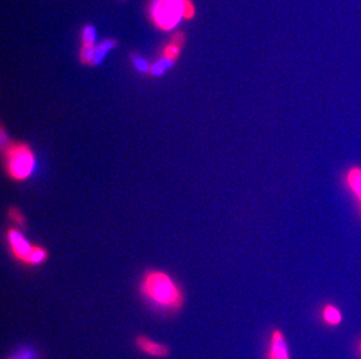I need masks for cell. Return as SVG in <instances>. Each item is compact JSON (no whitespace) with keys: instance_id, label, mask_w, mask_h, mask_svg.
<instances>
[{"instance_id":"1","label":"cell","mask_w":361,"mask_h":359,"mask_svg":"<svg viewBox=\"0 0 361 359\" xmlns=\"http://www.w3.org/2000/svg\"><path fill=\"white\" fill-rule=\"evenodd\" d=\"M140 294L161 312H177L184 303L180 286L163 271H149L140 282Z\"/></svg>"},{"instance_id":"2","label":"cell","mask_w":361,"mask_h":359,"mask_svg":"<svg viewBox=\"0 0 361 359\" xmlns=\"http://www.w3.org/2000/svg\"><path fill=\"white\" fill-rule=\"evenodd\" d=\"M4 149L7 174L14 181H25L37 168V159L30 146L23 143H8Z\"/></svg>"},{"instance_id":"3","label":"cell","mask_w":361,"mask_h":359,"mask_svg":"<svg viewBox=\"0 0 361 359\" xmlns=\"http://www.w3.org/2000/svg\"><path fill=\"white\" fill-rule=\"evenodd\" d=\"M186 0H152L150 18L156 27L171 31L185 19Z\"/></svg>"},{"instance_id":"4","label":"cell","mask_w":361,"mask_h":359,"mask_svg":"<svg viewBox=\"0 0 361 359\" xmlns=\"http://www.w3.org/2000/svg\"><path fill=\"white\" fill-rule=\"evenodd\" d=\"M7 239L10 244L11 252L17 260L24 263L27 259L28 254L32 251L33 245L25 238L24 234L17 229H8L7 231Z\"/></svg>"},{"instance_id":"5","label":"cell","mask_w":361,"mask_h":359,"mask_svg":"<svg viewBox=\"0 0 361 359\" xmlns=\"http://www.w3.org/2000/svg\"><path fill=\"white\" fill-rule=\"evenodd\" d=\"M136 346L142 353L152 358H166L170 355V349L163 343L156 342L147 336H138Z\"/></svg>"},{"instance_id":"6","label":"cell","mask_w":361,"mask_h":359,"mask_svg":"<svg viewBox=\"0 0 361 359\" xmlns=\"http://www.w3.org/2000/svg\"><path fill=\"white\" fill-rule=\"evenodd\" d=\"M268 359H290L289 349L283 332L275 330L270 337Z\"/></svg>"},{"instance_id":"7","label":"cell","mask_w":361,"mask_h":359,"mask_svg":"<svg viewBox=\"0 0 361 359\" xmlns=\"http://www.w3.org/2000/svg\"><path fill=\"white\" fill-rule=\"evenodd\" d=\"M117 41L115 39H106L103 41L101 44H97L94 47V51H92V65H99L102 63L103 60L106 58V55L110 51H113L114 48L116 47Z\"/></svg>"},{"instance_id":"8","label":"cell","mask_w":361,"mask_h":359,"mask_svg":"<svg viewBox=\"0 0 361 359\" xmlns=\"http://www.w3.org/2000/svg\"><path fill=\"white\" fill-rule=\"evenodd\" d=\"M185 42V37L181 33H177L173 39L166 47L164 48L163 56L161 58H171L173 61H177L179 55H180L181 48Z\"/></svg>"},{"instance_id":"9","label":"cell","mask_w":361,"mask_h":359,"mask_svg":"<svg viewBox=\"0 0 361 359\" xmlns=\"http://www.w3.org/2000/svg\"><path fill=\"white\" fill-rule=\"evenodd\" d=\"M346 182L352 190V193L355 194L361 202V168L355 167L350 170L346 175Z\"/></svg>"},{"instance_id":"10","label":"cell","mask_w":361,"mask_h":359,"mask_svg":"<svg viewBox=\"0 0 361 359\" xmlns=\"http://www.w3.org/2000/svg\"><path fill=\"white\" fill-rule=\"evenodd\" d=\"M323 319L329 325H341L343 316H341V310L337 307L329 305L324 308Z\"/></svg>"},{"instance_id":"11","label":"cell","mask_w":361,"mask_h":359,"mask_svg":"<svg viewBox=\"0 0 361 359\" xmlns=\"http://www.w3.org/2000/svg\"><path fill=\"white\" fill-rule=\"evenodd\" d=\"M48 253L44 248L41 246H33L32 251L28 254L27 259L25 261V264L30 266H35V265H41L47 259Z\"/></svg>"},{"instance_id":"12","label":"cell","mask_w":361,"mask_h":359,"mask_svg":"<svg viewBox=\"0 0 361 359\" xmlns=\"http://www.w3.org/2000/svg\"><path fill=\"white\" fill-rule=\"evenodd\" d=\"M97 40V32L92 25H87L82 31V47H95V42Z\"/></svg>"},{"instance_id":"13","label":"cell","mask_w":361,"mask_h":359,"mask_svg":"<svg viewBox=\"0 0 361 359\" xmlns=\"http://www.w3.org/2000/svg\"><path fill=\"white\" fill-rule=\"evenodd\" d=\"M174 63H176V61L171 60V58H161L159 61H157L156 63L151 65V76H161V75L165 74L169 69L172 68Z\"/></svg>"},{"instance_id":"14","label":"cell","mask_w":361,"mask_h":359,"mask_svg":"<svg viewBox=\"0 0 361 359\" xmlns=\"http://www.w3.org/2000/svg\"><path fill=\"white\" fill-rule=\"evenodd\" d=\"M133 62L135 68L140 73H150L151 65L145 58H140V56H136L133 55Z\"/></svg>"},{"instance_id":"15","label":"cell","mask_w":361,"mask_h":359,"mask_svg":"<svg viewBox=\"0 0 361 359\" xmlns=\"http://www.w3.org/2000/svg\"><path fill=\"white\" fill-rule=\"evenodd\" d=\"M6 359H37V357L31 349H21Z\"/></svg>"},{"instance_id":"16","label":"cell","mask_w":361,"mask_h":359,"mask_svg":"<svg viewBox=\"0 0 361 359\" xmlns=\"http://www.w3.org/2000/svg\"><path fill=\"white\" fill-rule=\"evenodd\" d=\"M8 215H10L11 218H12L18 225H24V216H23V214H21L20 211L18 210V209L12 208V209L8 210Z\"/></svg>"},{"instance_id":"17","label":"cell","mask_w":361,"mask_h":359,"mask_svg":"<svg viewBox=\"0 0 361 359\" xmlns=\"http://www.w3.org/2000/svg\"><path fill=\"white\" fill-rule=\"evenodd\" d=\"M360 351H361V343H360Z\"/></svg>"}]
</instances>
